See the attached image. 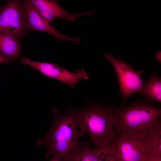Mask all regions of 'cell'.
<instances>
[{"label": "cell", "mask_w": 161, "mask_h": 161, "mask_svg": "<svg viewBox=\"0 0 161 161\" xmlns=\"http://www.w3.org/2000/svg\"><path fill=\"white\" fill-rule=\"evenodd\" d=\"M114 107L89 102L75 109L77 122L81 129L89 135L91 141L100 148L112 141L116 134Z\"/></svg>", "instance_id": "1"}, {"label": "cell", "mask_w": 161, "mask_h": 161, "mask_svg": "<svg viewBox=\"0 0 161 161\" xmlns=\"http://www.w3.org/2000/svg\"><path fill=\"white\" fill-rule=\"evenodd\" d=\"M52 108L54 117L52 125L44 137L37 143L39 146H46V158L52 155L61 158L85 133L77 122L75 109L69 106L65 114H61L54 106Z\"/></svg>", "instance_id": "2"}, {"label": "cell", "mask_w": 161, "mask_h": 161, "mask_svg": "<svg viewBox=\"0 0 161 161\" xmlns=\"http://www.w3.org/2000/svg\"><path fill=\"white\" fill-rule=\"evenodd\" d=\"M146 98L134 100L129 105L114 107L116 133L148 129L161 123V109L154 106Z\"/></svg>", "instance_id": "3"}, {"label": "cell", "mask_w": 161, "mask_h": 161, "mask_svg": "<svg viewBox=\"0 0 161 161\" xmlns=\"http://www.w3.org/2000/svg\"><path fill=\"white\" fill-rule=\"evenodd\" d=\"M150 128L116 133L111 143L120 161H146L151 156Z\"/></svg>", "instance_id": "4"}, {"label": "cell", "mask_w": 161, "mask_h": 161, "mask_svg": "<svg viewBox=\"0 0 161 161\" xmlns=\"http://www.w3.org/2000/svg\"><path fill=\"white\" fill-rule=\"evenodd\" d=\"M104 56L111 63L115 70L123 101L132 93H140L145 83L140 76L143 71H135L130 65L111 54L105 53Z\"/></svg>", "instance_id": "5"}, {"label": "cell", "mask_w": 161, "mask_h": 161, "mask_svg": "<svg viewBox=\"0 0 161 161\" xmlns=\"http://www.w3.org/2000/svg\"><path fill=\"white\" fill-rule=\"evenodd\" d=\"M27 30L23 3L18 0L7 1L0 9V33L10 34L21 39Z\"/></svg>", "instance_id": "6"}, {"label": "cell", "mask_w": 161, "mask_h": 161, "mask_svg": "<svg viewBox=\"0 0 161 161\" xmlns=\"http://www.w3.org/2000/svg\"><path fill=\"white\" fill-rule=\"evenodd\" d=\"M21 63L29 65L46 76L58 80L73 88L81 80H87L89 75L83 69H78L76 72H70L54 63L32 61L22 57Z\"/></svg>", "instance_id": "7"}, {"label": "cell", "mask_w": 161, "mask_h": 161, "mask_svg": "<svg viewBox=\"0 0 161 161\" xmlns=\"http://www.w3.org/2000/svg\"><path fill=\"white\" fill-rule=\"evenodd\" d=\"M27 2L43 18L52 24L55 18L74 21L79 17L92 14L94 11H89L79 14L69 13L62 8L56 1L28 0Z\"/></svg>", "instance_id": "8"}, {"label": "cell", "mask_w": 161, "mask_h": 161, "mask_svg": "<svg viewBox=\"0 0 161 161\" xmlns=\"http://www.w3.org/2000/svg\"><path fill=\"white\" fill-rule=\"evenodd\" d=\"M27 20V29L41 31L52 35L59 40L68 41L78 43L81 42L80 38H75L67 36L58 31L52 24L41 17L35 10L25 1L23 2Z\"/></svg>", "instance_id": "9"}, {"label": "cell", "mask_w": 161, "mask_h": 161, "mask_svg": "<svg viewBox=\"0 0 161 161\" xmlns=\"http://www.w3.org/2000/svg\"><path fill=\"white\" fill-rule=\"evenodd\" d=\"M97 149L90 147L87 140H78L59 161H97Z\"/></svg>", "instance_id": "10"}, {"label": "cell", "mask_w": 161, "mask_h": 161, "mask_svg": "<svg viewBox=\"0 0 161 161\" xmlns=\"http://www.w3.org/2000/svg\"><path fill=\"white\" fill-rule=\"evenodd\" d=\"M20 39L12 35L0 33V52L10 60L21 55Z\"/></svg>", "instance_id": "11"}, {"label": "cell", "mask_w": 161, "mask_h": 161, "mask_svg": "<svg viewBox=\"0 0 161 161\" xmlns=\"http://www.w3.org/2000/svg\"><path fill=\"white\" fill-rule=\"evenodd\" d=\"M144 95L150 101L161 102V78L155 73L144 83L140 93Z\"/></svg>", "instance_id": "12"}, {"label": "cell", "mask_w": 161, "mask_h": 161, "mask_svg": "<svg viewBox=\"0 0 161 161\" xmlns=\"http://www.w3.org/2000/svg\"><path fill=\"white\" fill-rule=\"evenodd\" d=\"M97 148V161H120L115 149L111 143Z\"/></svg>", "instance_id": "13"}, {"label": "cell", "mask_w": 161, "mask_h": 161, "mask_svg": "<svg viewBox=\"0 0 161 161\" xmlns=\"http://www.w3.org/2000/svg\"><path fill=\"white\" fill-rule=\"evenodd\" d=\"M11 61V60L0 52V63H7Z\"/></svg>", "instance_id": "14"}, {"label": "cell", "mask_w": 161, "mask_h": 161, "mask_svg": "<svg viewBox=\"0 0 161 161\" xmlns=\"http://www.w3.org/2000/svg\"><path fill=\"white\" fill-rule=\"evenodd\" d=\"M146 161H161V156L150 157Z\"/></svg>", "instance_id": "15"}, {"label": "cell", "mask_w": 161, "mask_h": 161, "mask_svg": "<svg viewBox=\"0 0 161 161\" xmlns=\"http://www.w3.org/2000/svg\"><path fill=\"white\" fill-rule=\"evenodd\" d=\"M156 57L157 59L160 62L161 61V52L160 51H158L156 54Z\"/></svg>", "instance_id": "16"}, {"label": "cell", "mask_w": 161, "mask_h": 161, "mask_svg": "<svg viewBox=\"0 0 161 161\" xmlns=\"http://www.w3.org/2000/svg\"><path fill=\"white\" fill-rule=\"evenodd\" d=\"M60 157L56 155H53L52 158L49 161H59Z\"/></svg>", "instance_id": "17"}]
</instances>
